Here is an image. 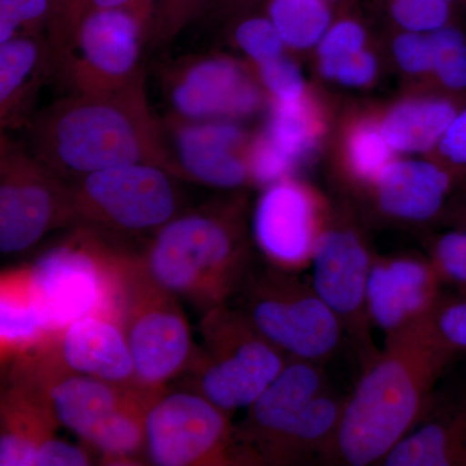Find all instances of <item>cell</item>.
<instances>
[{
	"label": "cell",
	"mask_w": 466,
	"mask_h": 466,
	"mask_svg": "<svg viewBox=\"0 0 466 466\" xmlns=\"http://www.w3.org/2000/svg\"><path fill=\"white\" fill-rule=\"evenodd\" d=\"M257 78L272 103H290L309 91L296 63L279 56L256 66Z\"/></svg>",
	"instance_id": "cell-35"
},
{
	"label": "cell",
	"mask_w": 466,
	"mask_h": 466,
	"mask_svg": "<svg viewBox=\"0 0 466 466\" xmlns=\"http://www.w3.org/2000/svg\"><path fill=\"white\" fill-rule=\"evenodd\" d=\"M52 334L34 293L29 267L3 272L0 279L2 363L38 348Z\"/></svg>",
	"instance_id": "cell-24"
},
{
	"label": "cell",
	"mask_w": 466,
	"mask_h": 466,
	"mask_svg": "<svg viewBox=\"0 0 466 466\" xmlns=\"http://www.w3.org/2000/svg\"><path fill=\"white\" fill-rule=\"evenodd\" d=\"M142 260L158 284L196 308L208 312L226 305L249 278L242 201L214 202L173 218Z\"/></svg>",
	"instance_id": "cell-3"
},
{
	"label": "cell",
	"mask_w": 466,
	"mask_h": 466,
	"mask_svg": "<svg viewBox=\"0 0 466 466\" xmlns=\"http://www.w3.org/2000/svg\"><path fill=\"white\" fill-rule=\"evenodd\" d=\"M440 341L456 355L466 352V293L441 296L429 318Z\"/></svg>",
	"instance_id": "cell-37"
},
{
	"label": "cell",
	"mask_w": 466,
	"mask_h": 466,
	"mask_svg": "<svg viewBox=\"0 0 466 466\" xmlns=\"http://www.w3.org/2000/svg\"><path fill=\"white\" fill-rule=\"evenodd\" d=\"M167 137L142 79L110 94H72L43 110L33 125V155L61 177L148 164L183 179Z\"/></svg>",
	"instance_id": "cell-2"
},
{
	"label": "cell",
	"mask_w": 466,
	"mask_h": 466,
	"mask_svg": "<svg viewBox=\"0 0 466 466\" xmlns=\"http://www.w3.org/2000/svg\"><path fill=\"white\" fill-rule=\"evenodd\" d=\"M433 78L441 92L466 100V35L447 25L431 33Z\"/></svg>",
	"instance_id": "cell-30"
},
{
	"label": "cell",
	"mask_w": 466,
	"mask_h": 466,
	"mask_svg": "<svg viewBox=\"0 0 466 466\" xmlns=\"http://www.w3.org/2000/svg\"><path fill=\"white\" fill-rule=\"evenodd\" d=\"M456 227H460V228L466 231V198L464 201H461L458 208V225Z\"/></svg>",
	"instance_id": "cell-44"
},
{
	"label": "cell",
	"mask_w": 466,
	"mask_h": 466,
	"mask_svg": "<svg viewBox=\"0 0 466 466\" xmlns=\"http://www.w3.org/2000/svg\"><path fill=\"white\" fill-rule=\"evenodd\" d=\"M394 153L383 137L380 116H359L343 131L341 164L350 182L373 188L394 161Z\"/></svg>",
	"instance_id": "cell-28"
},
{
	"label": "cell",
	"mask_w": 466,
	"mask_h": 466,
	"mask_svg": "<svg viewBox=\"0 0 466 466\" xmlns=\"http://www.w3.org/2000/svg\"><path fill=\"white\" fill-rule=\"evenodd\" d=\"M76 223L69 184L2 133L0 251L23 253L48 232Z\"/></svg>",
	"instance_id": "cell-10"
},
{
	"label": "cell",
	"mask_w": 466,
	"mask_h": 466,
	"mask_svg": "<svg viewBox=\"0 0 466 466\" xmlns=\"http://www.w3.org/2000/svg\"><path fill=\"white\" fill-rule=\"evenodd\" d=\"M388 466H466V398L438 410L382 461Z\"/></svg>",
	"instance_id": "cell-23"
},
{
	"label": "cell",
	"mask_w": 466,
	"mask_h": 466,
	"mask_svg": "<svg viewBox=\"0 0 466 466\" xmlns=\"http://www.w3.org/2000/svg\"><path fill=\"white\" fill-rule=\"evenodd\" d=\"M164 391L140 388L124 406L101 421L85 443L106 464L130 465L147 452V416Z\"/></svg>",
	"instance_id": "cell-27"
},
{
	"label": "cell",
	"mask_w": 466,
	"mask_h": 466,
	"mask_svg": "<svg viewBox=\"0 0 466 466\" xmlns=\"http://www.w3.org/2000/svg\"><path fill=\"white\" fill-rule=\"evenodd\" d=\"M57 425L42 394L11 381L0 401V465H36L39 447L54 437Z\"/></svg>",
	"instance_id": "cell-21"
},
{
	"label": "cell",
	"mask_w": 466,
	"mask_h": 466,
	"mask_svg": "<svg viewBox=\"0 0 466 466\" xmlns=\"http://www.w3.org/2000/svg\"><path fill=\"white\" fill-rule=\"evenodd\" d=\"M325 389L327 379L321 363L289 358L274 381L248 407L244 429L236 431L241 455L245 450L248 461H263L267 451Z\"/></svg>",
	"instance_id": "cell-17"
},
{
	"label": "cell",
	"mask_w": 466,
	"mask_h": 466,
	"mask_svg": "<svg viewBox=\"0 0 466 466\" xmlns=\"http://www.w3.org/2000/svg\"><path fill=\"white\" fill-rule=\"evenodd\" d=\"M121 318L137 385L164 391L165 383L191 367L196 350L177 296L149 275L142 257H131Z\"/></svg>",
	"instance_id": "cell-8"
},
{
	"label": "cell",
	"mask_w": 466,
	"mask_h": 466,
	"mask_svg": "<svg viewBox=\"0 0 466 466\" xmlns=\"http://www.w3.org/2000/svg\"><path fill=\"white\" fill-rule=\"evenodd\" d=\"M46 345L69 372L110 382L137 383L119 309L78 319L52 334Z\"/></svg>",
	"instance_id": "cell-18"
},
{
	"label": "cell",
	"mask_w": 466,
	"mask_h": 466,
	"mask_svg": "<svg viewBox=\"0 0 466 466\" xmlns=\"http://www.w3.org/2000/svg\"><path fill=\"white\" fill-rule=\"evenodd\" d=\"M72 2L73 0H55V5H56V14H55V17H56L57 15H60L61 12H63L64 9H66Z\"/></svg>",
	"instance_id": "cell-45"
},
{
	"label": "cell",
	"mask_w": 466,
	"mask_h": 466,
	"mask_svg": "<svg viewBox=\"0 0 466 466\" xmlns=\"http://www.w3.org/2000/svg\"><path fill=\"white\" fill-rule=\"evenodd\" d=\"M55 14V0H0V43L23 34H42Z\"/></svg>",
	"instance_id": "cell-31"
},
{
	"label": "cell",
	"mask_w": 466,
	"mask_h": 466,
	"mask_svg": "<svg viewBox=\"0 0 466 466\" xmlns=\"http://www.w3.org/2000/svg\"><path fill=\"white\" fill-rule=\"evenodd\" d=\"M201 330L204 349L191 364L198 392L226 412L249 407L289 360L240 309H208Z\"/></svg>",
	"instance_id": "cell-6"
},
{
	"label": "cell",
	"mask_w": 466,
	"mask_h": 466,
	"mask_svg": "<svg viewBox=\"0 0 466 466\" xmlns=\"http://www.w3.org/2000/svg\"><path fill=\"white\" fill-rule=\"evenodd\" d=\"M345 400L325 389L300 413L289 431L267 451L263 461L287 464L306 459L312 453L330 455Z\"/></svg>",
	"instance_id": "cell-26"
},
{
	"label": "cell",
	"mask_w": 466,
	"mask_h": 466,
	"mask_svg": "<svg viewBox=\"0 0 466 466\" xmlns=\"http://www.w3.org/2000/svg\"><path fill=\"white\" fill-rule=\"evenodd\" d=\"M455 357L429 319L386 337L345 400L330 456L351 466L382 464L428 413L435 385Z\"/></svg>",
	"instance_id": "cell-1"
},
{
	"label": "cell",
	"mask_w": 466,
	"mask_h": 466,
	"mask_svg": "<svg viewBox=\"0 0 466 466\" xmlns=\"http://www.w3.org/2000/svg\"><path fill=\"white\" fill-rule=\"evenodd\" d=\"M456 0H391L395 23L407 32L433 33L450 25Z\"/></svg>",
	"instance_id": "cell-33"
},
{
	"label": "cell",
	"mask_w": 466,
	"mask_h": 466,
	"mask_svg": "<svg viewBox=\"0 0 466 466\" xmlns=\"http://www.w3.org/2000/svg\"><path fill=\"white\" fill-rule=\"evenodd\" d=\"M435 159L466 174V104L450 125L435 149Z\"/></svg>",
	"instance_id": "cell-42"
},
{
	"label": "cell",
	"mask_w": 466,
	"mask_h": 466,
	"mask_svg": "<svg viewBox=\"0 0 466 466\" xmlns=\"http://www.w3.org/2000/svg\"><path fill=\"white\" fill-rule=\"evenodd\" d=\"M466 174L441 162L394 159L373 186L385 216L401 222H429L440 216Z\"/></svg>",
	"instance_id": "cell-19"
},
{
	"label": "cell",
	"mask_w": 466,
	"mask_h": 466,
	"mask_svg": "<svg viewBox=\"0 0 466 466\" xmlns=\"http://www.w3.org/2000/svg\"><path fill=\"white\" fill-rule=\"evenodd\" d=\"M392 56L408 76L433 78V48L431 33L404 30L392 42Z\"/></svg>",
	"instance_id": "cell-39"
},
{
	"label": "cell",
	"mask_w": 466,
	"mask_h": 466,
	"mask_svg": "<svg viewBox=\"0 0 466 466\" xmlns=\"http://www.w3.org/2000/svg\"><path fill=\"white\" fill-rule=\"evenodd\" d=\"M158 0H73L60 15L52 20L48 26L47 39L56 38L69 27L75 25L79 18L101 9L134 8L147 14L156 15Z\"/></svg>",
	"instance_id": "cell-41"
},
{
	"label": "cell",
	"mask_w": 466,
	"mask_h": 466,
	"mask_svg": "<svg viewBox=\"0 0 466 466\" xmlns=\"http://www.w3.org/2000/svg\"><path fill=\"white\" fill-rule=\"evenodd\" d=\"M218 2H222V0H218ZM238 2V0H227V3Z\"/></svg>",
	"instance_id": "cell-46"
},
{
	"label": "cell",
	"mask_w": 466,
	"mask_h": 466,
	"mask_svg": "<svg viewBox=\"0 0 466 466\" xmlns=\"http://www.w3.org/2000/svg\"><path fill=\"white\" fill-rule=\"evenodd\" d=\"M268 104L271 108L263 133L297 168L308 164L327 134L323 106L309 91L290 103Z\"/></svg>",
	"instance_id": "cell-25"
},
{
	"label": "cell",
	"mask_w": 466,
	"mask_h": 466,
	"mask_svg": "<svg viewBox=\"0 0 466 466\" xmlns=\"http://www.w3.org/2000/svg\"><path fill=\"white\" fill-rule=\"evenodd\" d=\"M131 257L109 236L76 225L29 267L34 293L52 333L94 312L122 309Z\"/></svg>",
	"instance_id": "cell-4"
},
{
	"label": "cell",
	"mask_w": 466,
	"mask_h": 466,
	"mask_svg": "<svg viewBox=\"0 0 466 466\" xmlns=\"http://www.w3.org/2000/svg\"><path fill=\"white\" fill-rule=\"evenodd\" d=\"M173 175L148 164L124 165L70 183L76 225L106 236L158 231L177 208Z\"/></svg>",
	"instance_id": "cell-9"
},
{
	"label": "cell",
	"mask_w": 466,
	"mask_h": 466,
	"mask_svg": "<svg viewBox=\"0 0 466 466\" xmlns=\"http://www.w3.org/2000/svg\"><path fill=\"white\" fill-rule=\"evenodd\" d=\"M51 73L50 46L42 34H23L0 43L2 131L25 121L39 86Z\"/></svg>",
	"instance_id": "cell-20"
},
{
	"label": "cell",
	"mask_w": 466,
	"mask_h": 466,
	"mask_svg": "<svg viewBox=\"0 0 466 466\" xmlns=\"http://www.w3.org/2000/svg\"><path fill=\"white\" fill-rule=\"evenodd\" d=\"M320 193L296 177L266 187L253 216V238L269 265L297 272L311 265L319 238L329 223Z\"/></svg>",
	"instance_id": "cell-13"
},
{
	"label": "cell",
	"mask_w": 466,
	"mask_h": 466,
	"mask_svg": "<svg viewBox=\"0 0 466 466\" xmlns=\"http://www.w3.org/2000/svg\"><path fill=\"white\" fill-rule=\"evenodd\" d=\"M267 17L293 50L314 47L330 26L324 0H269Z\"/></svg>",
	"instance_id": "cell-29"
},
{
	"label": "cell",
	"mask_w": 466,
	"mask_h": 466,
	"mask_svg": "<svg viewBox=\"0 0 466 466\" xmlns=\"http://www.w3.org/2000/svg\"><path fill=\"white\" fill-rule=\"evenodd\" d=\"M147 456L158 466L233 465L242 460L228 412L192 392L162 395L147 416Z\"/></svg>",
	"instance_id": "cell-11"
},
{
	"label": "cell",
	"mask_w": 466,
	"mask_h": 466,
	"mask_svg": "<svg viewBox=\"0 0 466 466\" xmlns=\"http://www.w3.org/2000/svg\"><path fill=\"white\" fill-rule=\"evenodd\" d=\"M173 156L184 180L233 189L251 183L248 148L251 137L235 121H188L167 116Z\"/></svg>",
	"instance_id": "cell-16"
},
{
	"label": "cell",
	"mask_w": 466,
	"mask_h": 466,
	"mask_svg": "<svg viewBox=\"0 0 466 466\" xmlns=\"http://www.w3.org/2000/svg\"><path fill=\"white\" fill-rule=\"evenodd\" d=\"M373 259L375 256L355 227L330 219L319 238L309 265L312 288L342 321L346 333L363 346L368 358L376 352L370 346L372 324L367 311Z\"/></svg>",
	"instance_id": "cell-14"
},
{
	"label": "cell",
	"mask_w": 466,
	"mask_h": 466,
	"mask_svg": "<svg viewBox=\"0 0 466 466\" xmlns=\"http://www.w3.org/2000/svg\"><path fill=\"white\" fill-rule=\"evenodd\" d=\"M294 274L271 266L249 276L240 309L288 358L323 363L336 354L346 330L312 285Z\"/></svg>",
	"instance_id": "cell-7"
},
{
	"label": "cell",
	"mask_w": 466,
	"mask_h": 466,
	"mask_svg": "<svg viewBox=\"0 0 466 466\" xmlns=\"http://www.w3.org/2000/svg\"><path fill=\"white\" fill-rule=\"evenodd\" d=\"M233 36L236 45L250 58L254 66L284 55L283 38L268 17L245 18L236 26Z\"/></svg>",
	"instance_id": "cell-34"
},
{
	"label": "cell",
	"mask_w": 466,
	"mask_h": 466,
	"mask_svg": "<svg viewBox=\"0 0 466 466\" xmlns=\"http://www.w3.org/2000/svg\"><path fill=\"white\" fill-rule=\"evenodd\" d=\"M214 0H158L149 45H164L213 5Z\"/></svg>",
	"instance_id": "cell-36"
},
{
	"label": "cell",
	"mask_w": 466,
	"mask_h": 466,
	"mask_svg": "<svg viewBox=\"0 0 466 466\" xmlns=\"http://www.w3.org/2000/svg\"><path fill=\"white\" fill-rule=\"evenodd\" d=\"M367 47V33L354 20H342L329 26L318 43V66L339 63Z\"/></svg>",
	"instance_id": "cell-38"
},
{
	"label": "cell",
	"mask_w": 466,
	"mask_h": 466,
	"mask_svg": "<svg viewBox=\"0 0 466 466\" xmlns=\"http://www.w3.org/2000/svg\"><path fill=\"white\" fill-rule=\"evenodd\" d=\"M91 458L86 450L52 437L45 441L36 455V466H87Z\"/></svg>",
	"instance_id": "cell-43"
},
{
	"label": "cell",
	"mask_w": 466,
	"mask_h": 466,
	"mask_svg": "<svg viewBox=\"0 0 466 466\" xmlns=\"http://www.w3.org/2000/svg\"><path fill=\"white\" fill-rule=\"evenodd\" d=\"M465 104L443 92L401 99L380 116L383 137L395 153L435 152Z\"/></svg>",
	"instance_id": "cell-22"
},
{
	"label": "cell",
	"mask_w": 466,
	"mask_h": 466,
	"mask_svg": "<svg viewBox=\"0 0 466 466\" xmlns=\"http://www.w3.org/2000/svg\"><path fill=\"white\" fill-rule=\"evenodd\" d=\"M171 116L188 121H240L269 103L258 78L235 58L211 55L183 61L165 82Z\"/></svg>",
	"instance_id": "cell-12"
},
{
	"label": "cell",
	"mask_w": 466,
	"mask_h": 466,
	"mask_svg": "<svg viewBox=\"0 0 466 466\" xmlns=\"http://www.w3.org/2000/svg\"><path fill=\"white\" fill-rule=\"evenodd\" d=\"M431 265L440 276L441 284L466 293V231L455 227L441 233L431 245Z\"/></svg>",
	"instance_id": "cell-32"
},
{
	"label": "cell",
	"mask_w": 466,
	"mask_h": 466,
	"mask_svg": "<svg viewBox=\"0 0 466 466\" xmlns=\"http://www.w3.org/2000/svg\"><path fill=\"white\" fill-rule=\"evenodd\" d=\"M441 287L429 258L416 254L375 256L367 289L370 324L391 337L428 320L443 296Z\"/></svg>",
	"instance_id": "cell-15"
},
{
	"label": "cell",
	"mask_w": 466,
	"mask_h": 466,
	"mask_svg": "<svg viewBox=\"0 0 466 466\" xmlns=\"http://www.w3.org/2000/svg\"><path fill=\"white\" fill-rule=\"evenodd\" d=\"M319 72L324 78L346 87H367L379 75V60L376 55L366 47L339 63L319 66Z\"/></svg>",
	"instance_id": "cell-40"
},
{
	"label": "cell",
	"mask_w": 466,
	"mask_h": 466,
	"mask_svg": "<svg viewBox=\"0 0 466 466\" xmlns=\"http://www.w3.org/2000/svg\"><path fill=\"white\" fill-rule=\"evenodd\" d=\"M155 16L134 8L90 12L50 46L52 73L76 95H104L144 79L140 57Z\"/></svg>",
	"instance_id": "cell-5"
}]
</instances>
